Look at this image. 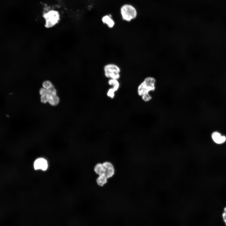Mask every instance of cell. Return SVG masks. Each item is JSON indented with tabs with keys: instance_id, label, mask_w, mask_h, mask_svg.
Listing matches in <instances>:
<instances>
[{
	"instance_id": "cell-19",
	"label": "cell",
	"mask_w": 226,
	"mask_h": 226,
	"mask_svg": "<svg viewBox=\"0 0 226 226\" xmlns=\"http://www.w3.org/2000/svg\"><path fill=\"white\" fill-rule=\"evenodd\" d=\"M222 216L223 220L226 224V207L224 208V212L222 214Z\"/></svg>"
},
{
	"instance_id": "cell-13",
	"label": "cell",
	"mask_w": 226,
	"mask_h": 226,
	"mask_svg": "<svg viewBox=\"0 0 226 226\" xmlns=\"http://www.w3.org/2000/svg\"><path fill=\"white\" fill-rule=\"evenodd\" d=\"M116 91L113 88L109 89L106 93L107 96L111 99H113L115 96V93Z\"/></svg>"
},
{
	"instance_id": "cell-9",
	"label": "cell",
	"mask_w": 226,
	"mask_h": 226,
	"mask_svg": "<svg viewBox=\"0 0 226 226\" xmlns=\"http://www.w3.org/2000/svg\"><path fill=\"white\" fill-rule=\"evenodd\" d=\"M94 171L99 175H104V169L102 163H98L94 167Z\"/></svg>"
},
{
	"instance_id": "cell-10",
	"label": "cell",
	"mask_w": 226,
	"mask_h": 226,
	"mask_svg": "<svg viewBox=\"0 0 226 226\" xmlns=\"http://www.w3.org/2000/svg\"><path fill=\"white\" fill-rule=\"evenodd\" d=\"M48 102L52 106L56 105L59 101V99L56 94L54 95H48Z\"/></svg>"
},
{
	"instance_id": "cell-3",
	"label": "cell",
	"mask_w": 226,
	"mask_h": 226,
	"mask_svg": "<svg viewBox=\"0 0 226 226\" xmlns=\"http://www.w3.org/2000/svg\"><path fill=\"white\" fill-rule=\"evenodd\" d=\"M104 75L110 79L118 80L120 77L121 69L118 66L113 63L105 65L104 67Z\"/></svg>"
},
{
	"instance_id": "cell-16",
	"label": "cell",
	"mask_w": 226,
	"mask_h": 226,
	"mask_svg": "<svg viewBox=\"0 0 226 226\" xmlns=\"http://www.w3.org/2000/svg\"><path fill=\"white\" fill-rule=\"evenodd\" d=\"M48 95H54L56 94V91L55 88L52 86L50 88L47 90Z\"/></svg>"
},
{
	"instance_id": "cell-11",
	"label": "cell",
	"mask_w": 226,
	"mask_h": 226,
	"mask_svg": "<svg viewBox=\"0 0 226 226\" xmlns=\"http://www.w3.org/2000/svg\"><path fill=\"white\" fill-rule=\"evenodd\" d=\"M108 179L105 175H99L96 179V183L100 186L102 187L107 183Z\"/></svg>"
},
{
	"instance_id": "cell-12",
	"label": "cell",
	"mask_w": 226,
	"mask_h": 226,
	"mask_svg": "<svg viewBox=\"0 0 226 226\" xmlns=\"http://www.w3.org/2000/svg\"><path fill=\"white\" fill-rule=\"evenodd\" d=\"M109 85L112 86L115 90L117 91L119 88L120 84L117 79H110L108 81Z\"/></svg>"
},
{
	"instance_id": "cell-14",
	"label": "cell",
	"mask_w": 226,
	"mask_h": 226,
	"mask_svg": "<svg viewBox=\"0 0 226 226\" xmlns=\"http://www.w3.org/2000/svg\"><path fill=\"white\" fill-rule=\"evenodd\" d=\"M53 85L51 82L49 80L44 81L42 83L43 87L47 90Z\"/></svg>"
},
{
	"instance_id": "cell-6",
	"label": "cell",
	"mask_w": 226,
	"mask_h": 226,
	"mask_svg": "<svg viewBox=\"0 0 226 226\" xmlns=\"http://www.w3.org/2000/svg\"><path fill=\"white\" fill-rule=\"evenodd\" d=\"M48 167L47 161L43 158H38L34 162V167L35 170H40L45 171L47 169Z\"/></svg>"
},
{
	"instance_id": "cell-1",
	"label": "cell",
	"mask_w": 226,
	"mask_h": 226,
	"mask_svg": "<svg viewBox=\"0 0 226 226\" xmlns=\"http://www.w3.org/2000/svg\"><path fill=\"white\" fill-rule=\"evenodd\" d=\"M156 79L152 77L146 78L137 88V92L140 96L154 91L156 88Z\"/></svg>"
},
{
	"instance_id": "cell-4",
	"label": "cell",
	"mask_w": 226,
	"mask_h": 226,
	"mask_svg": "<svg viewBox=\"0 0 226 226\" xmlns=\"http://www.w3.org/2000/svg\"><path fill=\"white\" fill-rule=\"evenodd\" d=\"M45 20V25L47 28L53 26L58 23L60 16L56 11L51 10L45 13L43 15Z\"/></svg>"
},
{
	"instance_id": "cell-15",
	"label": "cell",
	"mask_w": 226,
	"mask_h": 226,
	"mask_svg": "<svg viewBox=\"0 0 226 226\" xmlns=\"http://www.w3.org/2000/svg\"><path fill=\"white\" fill-rule=\"evenodd\" d=\"M142 100L145 102H148L150 101L152 97L149 93L144 94L141 96Z\"/></svg>"
},
{
	"instance_id": "cell-2",
	"label": "cell",
	"mask_w": 226,
	"mask_h": 226,
	"mask_svg": "<svg viewBox=\"0 0 226 226\" xmlns=\"http://www.w3.org/2000/svg\"><path fill=\"white\" fill-rule=\"evenodd\" d=\"M120 13L122 19L129 22L135 19L137 17L136 9L133 6L129 4H125L121 7Z\"/></svg>"
},
{
	"instance_id": "cell-17",
	"label": "cell",
	"mask_w": 226,
	"mask_h": 226,
	"mask_svg": "<svg viewBox=\"0 0 226 226\" xmlns=\"http://www.w3.org/2000/svg\"><path fill=\"white\" fill-rule=\"evenodd\" d=\"M48 94L41 95L40 97L41 101L42 103H46L48 102Z\"/></svg>"
},
{
	"instance_id": "cell-8",
	"label": "cell",
	"mask_w": 226,
	"mask_h": 226,
	"mask_svg": "<svg viewBox=\"0 0 226 226\" xmlns=\"http://www.w3.org/2000/svg\"><path fill=\"white\" fill-rule=\"evenodd\" d=\"M103 22L106 24L109 28L113 27L115 24V22L110 16L105 15L102 19Z\"/></svg>"
},
{
	"instance_id": "cell-7",
	"label": "cell",
	"mask_w": 226,
	"mask_h": 226,
	"mask_svg": "<svg viewBox=\"0 0 226 226\" xmlns=\"http://www.w3.org/2000/svg\"><path fill=\"white\" fill-rule=\"evenodd\" d=\"M213 140L217 144H221L224 143L226 140L225 136L222 135L217 132H214L212 133L211 135Z\"/></svg>"
},
{
	"instance_id": "cell-18",
	"label": "cell",
	"mask_w": 226,
	"mask_h": 226,
	"mask_svg": "<svg viewBox=\"0 0 226 226\" xmlns=\"http://www.w3.org/2000/svg\"><path fill=\"white\" fill-rule=\"evenodd\" d=\"M39 93L41 96L48 94L47 90L43 88L40 89Z\"/></svg>"
},
{
	"instance_id": "cell-5",
	"label": "cell",
	"mask_w": 226,
	"mask_h": 226,
	"mask_svg": "<svg viewBox=\"0 0 226 226\" xmlns=\"http://www.w3.org/2000/svg\"><path fill=\"white\" fill-rule=\"evenodd\" d=\"M104 169V175L108 179L113 176L115 173V169L113 164L109 161L102 163Z\"/></svg>"
}]
</instances>
